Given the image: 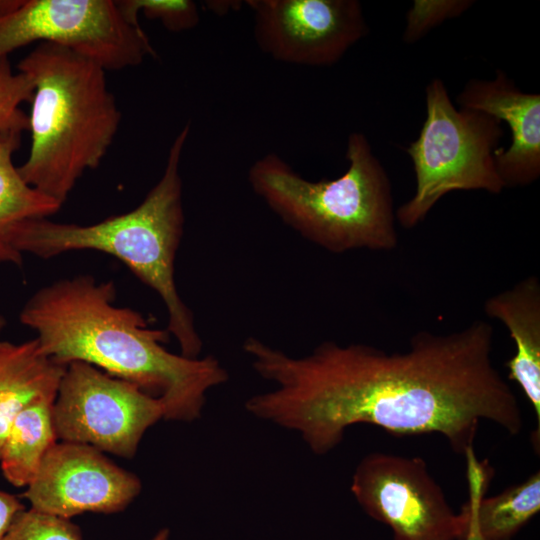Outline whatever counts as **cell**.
<instances>
[{
	"label": "cell",
	"instance_id": "cell-1",
	"mask_svg": "<svg viewBox=\"0 0 540 540\" xmlns=\"http://www.w3.org/2000/svg\"><path fill=\"white\" fill-rule=\"evenodd\" d=\"M493 333L476 320L452 333L418 332L404 352L324 341L302 356L250 336L242 350L272 388L244 407L297 433L317 456L334 450L356 424L396 435L436 433L467 455L483 421L510 435L523 429L517 397L493 363Z\"/></svg>",
	"mask_w": 540,
	"mask_h": 540
},
{
	"label": "cell",
	"instance_id": "cell-2",
	"mask_svg": "<svg viewBox=\"0 0 540 540\" xmlns=\"http://www.w3.org/2000/svg\"><path fill=\"white\" fill-rule=\"evenodd\" d=\"M115 298L113 281L63 278L35 292L19 320L37 333L41 352L54 361L85 362L137 385L160 398L164 420L199 419L207 393L228 381L227 370L212 355L168 351L169 332L149 327L142 314L115 305Z\"/></svg>",
	"mask_w": 540,
	"mask_h": 540
},
{
	"label": "cell",
	"instance_id": "cell-3",
	"mask_svg": "<svg viewBox=\"0 0 540 540\" xmlns=\"http://www.w3.org/2000/svg\"><path fill=\"white\" fill-rule=\"evenodd\" d=\"M17 70L34 84L30 150L18 171L27 184L63 205L82 175L105 157L120 110L104 67L69 48L37 44Z\"/></svg>",
	"mask_w": 540,
	"mask_h": 540
},
{
	"label": "cell",
	"instance_id": "cell-4",
	"mask_svg": "<svg viewBox=\"0 0 540 540\" xmlns=\"http://www.w3.org/2000/svg\"><path fill=\"white\" fill-rule=\"evenodd\" d=\"M189 133L187 123L170 146L160 179L134 209L91 225L34 219L19 230L15 245L22 254L42 259L79 250L114 256L159 295L167 310L166 330L176 339L180 354L197 358L203 342L175 282L185 223L180 162Z\"/></svg>",
	"mask_w": 540,
	"mask_h": 540
},
{
	"label": "cell",
	"instance_id": "cell-5",
	"mask_svg": "<svg viewBox=\"0 0 540 540\" xmlns=\"http://www.w3.org/2000/svg\"><path fill=\"white\" fill-rule=\"evenodd\" d=\"M345 158L348 167L341 176L311 181L270 153L251 165L248 183L285 225L324 250L394 249L391 182L363 133H350Z\"/></svg>",
	"mask_w": 540,
	"mask_h": 540
},
{
	"label": "cell",
	"instance_id": "cell-6",
	"mask_svg": "<svg viewBox=\"0 0 540 540\" xmlns=\"http://www.w3.org/2000/svg\"><path fill=\"white\" fill-rule=\"evenodd\" d=\"M426 117L406 152L414 169V195L396 210L405 229L420 224L435 204L452 191L499 194L505 186L494 153L503 136L502 122L487 113L456 108L444 82L433 79L425 90Z\"/></svg>",
	"mask_w": 540,
	"mask_h": 540
},
{
	"label": "cell",
	"instance_id": "cell-7",
	"mask_svg": "<svg viewBox=\"0 0 540 540\" xmlns=\"http://www.w3.org/2000/svg\"><path fill=\"white\" fill-rule=\"evenodd\" d=\"M36 43L69 48L122 70L156 53L140 24L116 0H0V58Z\"/></svg>",
	"mask_w": 540,
	"mask_h": 540
},
{
	"label": "cell",
	"instance_id": "cell-8",
	"mask_svg": "<svg viewBox=\"0 0 540 540\" xmlns=\"http://www.w3.org/2000/svg\"><path fill=\"white\" fill-rule=\"evenodd\" d=\"M160 398L81 361L66 365L53 404L60 441L132 458L145 432L164 419Z\"/></svg>",
	"mask_w": 540,
	"mask_h": 540
},
{
	"label": "cell",
	"instance_id": "cell-9",
	"mask_svg": "<svg viewBox=\"0 0 540 540\" xmlns=\"http://www.w3.org/2000/svg\"><path fill=\"white\" fill-rule=\"evenodd\" d=\"M350 490L392 540H463L466 521L450 506L421 457L372 452L357 464Z\"/></svg>",
	"mask_w": 540,
	"mask_h": 540
},
{
	"label": "cell",
	"instance_id": "cell-10",
	"mask_svg": "<svg viewBox=\"0 0 540 540\" xmlns=\"http://www.w3.org/2000/svg\"><path fill=\"white\" fill-rule=\"evenodd\" d=\"M259 48L276 61L329 66L368 32L357 0H246Z\"/></svg>",
	"mask_w": 540,
	"mask_h": 540
},
{
	"label": "cell",
	"instance_id": "cell-11",
	"mask_svg": "<svg viewBox=\"0 0 540 540\" xmlns=\"http://www.w3.org/2000/svg\"><path fill=\"white\" fill-rule=\"evenodd\" d=\"M142 484L102 451L86 444L56 442L23 497L30 508L70 519L86 512L117 513L140 494Z\"/></svg>",
	"mask_w": 540,
	"mask_h": 540
},
{
	"label": "cell",
	"instance_id": "cell-12",
	"mask_svg": "<svg viewBox=\"0 0 540 540\" xmlns=\"http://www.w3.org/2000/svg\"><path fill=\"white\" fill-rule=\"evenodd\" d=\"M459 107L505 121L511 132L507 149L494 153L505 186H526L540 176V95L521 91L503 71L491 80L471 79L457 97Z\"/></svg>",
	"mask_w": 540,
	"mask_h": 540
},
{
	"label": "cell",
	"instance_id": "cell-13",
	"mask_svg": "<svg viewBox=\"0 0 540 540\" xmlns=\"http://www.w3.org/2000/svg\"><path fill=\"white\" fill-rule=\"evenodd\" d=\"M484 312L500 321L515 343L516 352L506 367L508 379L516 382L532 405L537 429L532 435L539 449L540 433V282L529 276L513 287L489 297Z\"/></svg>",
	"mask_w": 540,
	"mask_h": 540
},
{
	"label": "cell",
	"instance_id": "cell-14",
	"mask_svg": "<svg viewBox=\"0 0 540 540\" xmlns=\"http://www.w3.org/2000/svg\"><path fill=\"white\" fill-rule=\"evenodd\" d=\"M65 368L41 352L36 338L22 343L0 340V448L22 409L57 394Z\"/></svg>",
	"mask_w": 540,
	"mask_h": 540
},
{
	"label": "cell",
	"instance_id": "cell-15",
	"mask_svg": "<svg viewBox=\"0 0 540 540\" xmlns=\"http://www.w3.org/2000/svg\"><path fill=\"white\" fill-rule=\"evenodd\" d=\"M23 130L0 132V264L21 266L23 254L16 248V236L28 221L48 218L61 204L27 184L13 162L20 148Z\"/></svg>",
	"mask_w": 540,
	"mask_h": 540
},
{
	"label": "cell",
	"instance_id": "cell-16",
	"mask_svg": "<svg viewBox=\"0 0 540 540\" xmlns=\"http://www.w3.org/2000/svg\"><path fill=\"white\" fill-rule=\"evenodd\" d=\"M485 488L481 477L470 480V496L460 510L466 534L484 540H512L540 511L539 470L497 495L484 497Z\"/></svg>",
	"mask_w": 540,
	"mask_h": 540
},
{
	"label": "cell",
	"instance_id": "cell-17",
	"mask_svg": "<svg viewBox=\"0 0 540 540\" xmlns=\"http://www.w3.org/2000/svg\"><path fill=\"white\" fill-rule=\"evenodd\" d=\"M56 395L44 396L14 418L0 448V466L6 480L27 487L45 455L58 438L53 423Z\"/></svg>",
	"mask_w": 540,
	"mask_h": 540
},
{
	"label": "cell",
	"instance_id": "cell-18",
	"mask_svg": "<svg viewBox=\"0 0 540 540\" xmlns=\"http://www.w3.org/2000/svg\"><path fill=\"white\" fill-rule=\"evenodd\" d=\"M125 16L139 24V13L159 21L171 32L193 29L200 20L198 6L191 0H117Z\"/></svg>",
	"mask_w": 540,
	"mask_h": 540
},
{
	"label": "cell",
	"instance_id": "cell-19",
	"mask_svg": "<svg viewBox=\"0 0 540 540\" xmlns=\"http://www.w3.org/2000/svg\"><path fill=\"white\" fill-rule=\"evenodd\" d=\"M33 91L32 79L22 72H14L9 57L0 58V132L28 130V115L20 105L31 102Z\"/></svg>",
	"mask_w": 540,
	"mask_h": 540
},
{
	"label": "cell",
	"instance_id": "cell-20",
	"mask_svg": "<svg viewBox=\"0 0 540 540\" xmlns=\"http://www.w3.org/2000/svg\"><path fill=\"white\" fill-rule=\"evenodd\" d=\"M3 540H83L70 519L29 508L13 520Z\"/></svg>",
	"mask_w": 540,
	"mask_h": 540
},
{
	"label": "cell",
	"instance_id": "cell-21",
	"mask_svg": "<svg viewBox=\"0 0 540 540\" xmlns=\"http://www.w3.org/2000/svg\"><path fill=\"white\" fill-rule=\"evenodd\" d=\"M471 0H415L406 13L403 40L408 44L422 39L444 21L463 14L473 5Z\"/></svg>",
	"mask_w": 540,
	"mask_h": 540
},
{
	"label": "cell",
	"instance_id": "cell-22",
	"mask_svg": "<svg viewBox=\"0 0 540 540\" xmlns=\"http://www.w3.org/2000/svg\"><path fill=\"white\" fill-rule=\"evenodd\" d=\"M24 509L25 506L16 496L0 490V540H3L15 517Z\"/></svg>",
	"mask_w": 540,
	"mask_h": 540
},
{
	"label": "cell",
	"instance_id": "cell-23",
	"mask_svg": "<svg viewBox=\"0 0 540 540\" xmlns=\"http://www.w3.org/2000/svg\"><path fill=\"white\" fill-rule=\"evenodd\" d=\"M170 530L168 528H161L150 540H169Z\"/></svg>",
	"mask_w": 540,
	"mask_h": 540
},
{
	"label": "cell",
	"instance_id": "cell-24",
	"mask_svg": "<svg viewBox=\"0 0 540 540\" xmlns=\"http://www.w3.org/2000/svg\"><path fill=\"white\" fill-rule=\"evenodd\" d=\"M463 540H484L474 533H467Z\"/></svg>",
	"mask_w": 540,
	"mask_h": 540
},
{
	"label": "cell",
	"instance_id": "cell-25",
	"mask_svg": "<svg viewBox=\"0 0 540 540\" xmlns=\"http://www.w3.org/2000/svg\"><path fill=\"white\" fill-rule=\"evenodd\" d=\"M6 321L5 318L0 314V332L5 327Z\"/></svg>",
	"mask_w": 540,
	"mask_h": 540
}]
</instances>
